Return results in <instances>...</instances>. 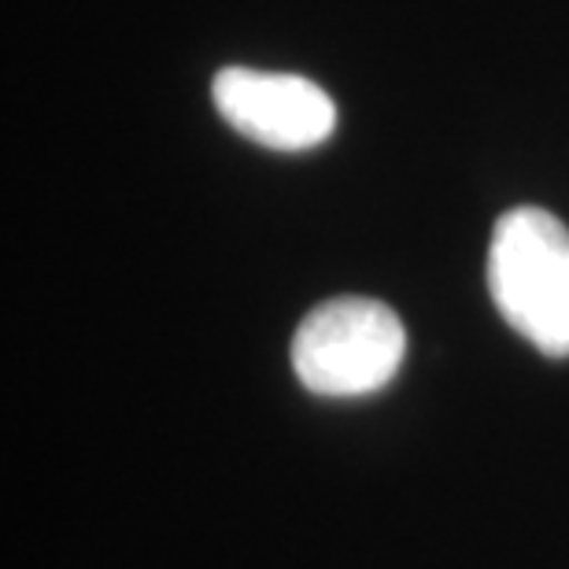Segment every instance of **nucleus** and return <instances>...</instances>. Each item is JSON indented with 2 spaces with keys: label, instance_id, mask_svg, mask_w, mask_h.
<instances>
[{
  "label": "nucleus",
  "instance_id": "f257e3e1",
  "mask_svg": "<svg viewBox=\"0 0 569 569\" xmlns=\"http://www.w3.org/2000/svg\"><path fill=\"white\" fill-rule=\"evenodd\" d=\"M488 292L543 356H569V230L543 208H510L488 244Z\"/></svg>",
  "mask_w": 569,
  "mask_h": 569
},
{
  "label": "nucleus",
  "instance_id": "f03ea898",
  "mask_svg": "<svg viewBox=\"0 0 569 569\" xmlns=\"http://www.w3.org/2000/svg\"><path fill=\"white\" fill-rule=\"evenodd\" d=\"M407 329L389 303L370 296H337L318 303L292 337V370L307 392L370 396L403 367Z\"/></svg>",
  "mask_w": 569,
  "mask_h": 569
},
{
  "label": "nucleus",
  "instance_id": "7ed1b4c3",
  "mask_svg": "<svg viewBox=\"0 0 569 569\" xmlns=\"http://www.w3.org/2000/svg\"><path fill=\"white\" fill-rule=\"evenodd\" d=\"M211 100L237 133L278 152H303L337 130V104L300 74L226 67L214 74Z\"/></svg>",
  "mask_w": 569,
  "mask_h": 569
}]
</instances>
